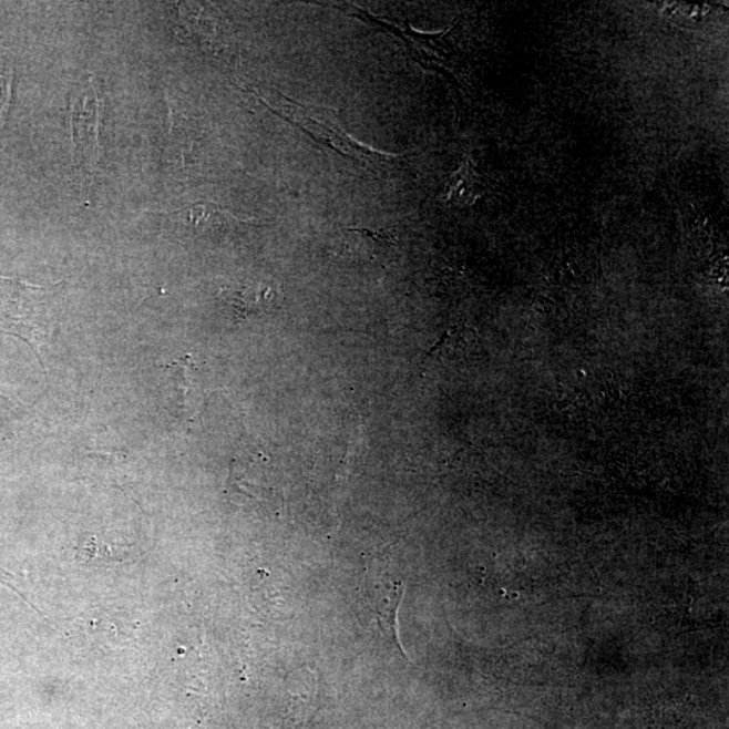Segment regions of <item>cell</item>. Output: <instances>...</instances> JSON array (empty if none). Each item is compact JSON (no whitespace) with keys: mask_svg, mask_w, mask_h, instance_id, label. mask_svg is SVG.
Wrapping results in <instances>:
<instances>
[{"mask_svg":"<svg viewBox=\"0 0 729 729\" xmlns=\"http://www.w3.org/2000/svg\"><path fill=\"white\" fill-rule=\"evenodd\" d=\"M51 294V288L0 276V332L23 339L40 360V351L52 342L54 333L49 314Z\"/></svg>","mask_w":729,"mask_h":729,"instance_id":"obj_1","label":"cell"},{"mask_svg":"<svg viewBox=\"0 0 729 729\" xmlns=\"http://www.w3.org/2000/svg\"><path fill=\"white\" fill-rule=\"evenodd\" d=\"M166 384L171 387L172 403L175 405V415L194 422L199 418L204 405V391L193 356H185L166 364Z\"/></svg>","mask_w":729,"mask_h":729,"instance_id":"obj_2","label":"cell"},{"mask_svg":"<svg viewBox=\"0 0 729 729\" xmlns=\"http://www.w3.org/2000/svg\"><path fill=\"white\" fill-rule=\"evenodd\" d=\"M373 579L374 583H370L372 586H368L369 605L372 607L382 632L387 636H391L394 644H398L400 650L403 651L399 641L398 629L399 607L405 592L403 581L398 578L391 581L388 574L380 577L377 573Z\"/></svg>","mask_w":729,"mask_h":729,"instance_id":"obj_3","label":"cell"},{"mask_svg":"<svg viewBox=\"0 0 729 729\" xmlns=\"http://www.w3.org/2000/svg\"><path fill=\"white\" fill-rule=\"evenodd\" d=\"M220 298L238 317L247 318L274 308L281 298V289L270 281L249 283L237 288L222 289Z\"/></svg>","mask_w":729,"mask_h":729,"instance_id":"obj_4","label":"cell"},{"mask_svg":"<svg viewBox=\"0 0 729 729\" xmlns=\"http://www.w3.org/2000/svg\"><path fill=\"white\" fill-rule=\"evenodd\" d=\"M397 245L388 232L364 230V228H350L338 240L337 253L342 258L355 261H377L387 258Z\"/></svg>","mask_w":729,"mask_h":729,"instance_id":"obj_5","label":"cell"},{"mask_svg":"<svg viewBox=\"0 0 729 729\" xmlns=\"http://www.w3.org/2000/svg\"><path fill=\"white\" fill-rule=\"evenodd\" d=\"M188 218L197 230L209 237H225L238 227L250 224L213 202H199L189 208Z\"/></svg>","mask_w":729,"mask_h":729,"instance_id":"obj_6","label":"cell"},{"mask_svg":"<svg viewBox=\"0 0 729 729\" xmlns=\"http://www.w3.org/2000/svg\"><path fill=\"white\" fill-rule=\"evenodd\" d=\"M0 584L8 586L12 592H16L18 596L22 598L24 603L30 605L34 610L40 612L39 608H35L32 603H30L29 598L23 595L22 591L18 589L17 586V577L12 576V574L8 571H4L3 567H0Z\"/></svg>","mask_w":729,"mask_h":729,"instance_id":"obj_7","label":"cell"},{"mask_svg":"<svg viewBox=\"0 0 729 729\" xmlns=\"http://www.w3.org/2000/svg\"><path fill=\"white\" fill-rule=\"evenodd\" d=\"M4 437L2 411H0V438Z\"/></svg>","mask_w":729,"mask_h":729,"instance_id":"obj_8","label":"cell"}]
</instances>
